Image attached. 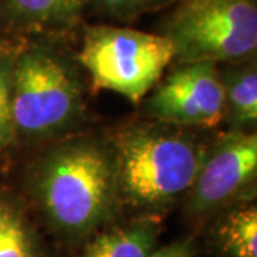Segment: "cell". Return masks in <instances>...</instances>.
<instances>
[{
    "label": "cell",
    "instance_id": "cell-16",
    "mask_svg": "<svg viewBox=\"0 0 257 257\" xmlns=\"http://www.w3.org/2000/svg\"><path fill=\"white\" fill-rule=\"evenodd\" d=\"M15 50V47L10 46V43L8 40H5L3 37H0V60L5 57V56H8L9 53H12Z\"/></svg>",
    "mask_w": 257,
    "mask_h": 257
},
{
    "label": "cell",
    "instance_id": "cell-14",
    "mask_svg": "<svg viewBox=\"0 0 257 257\" xmlns=\"http://www.w3.org/2000/svg\"><path fill=\"white\" fill-rule=\"evenodd\" d=\"M177 0H89V5L119 19H133L166 8Z\"/></svg>",
    "mask_w": 257,
    "mask_h": 257
},
{
    "label": "cell",
    "instance_id": "cell-4",
    "mask_svg": "<svg viewBox=\"0 0 257 257\" xmlns=\"http://www.w3.org/2000/svg\"><path fill=\"white\" fill-rule=\"evenodd\" d=\"M162 35L177 63L244 62L256 55V0H177Z\"/></svg>",
    "mask_w": 257,
    "mask_h": 257
},
{
    "label": "cell",
    "instance_id": "cell-13",
    "mask_svg": "<svg viewBox=\"0 0 257 257\" xmlns=\"http://www.w3.org/2000/svg\"><path fill=\"white\" fill-rule=\"evenodd\" d=\"M18 49L5 56L0 60V153L9 149L16 140V130L12 116V101H10V79H12V64Z\"/></svg>",
    "mask_w": 257,
    "mask_h": 257
},
{
    "label": "cell",
    "instance_id": "cell-15",
    "mask_svg": "<svg viewBox=\"0 0 257 257\" xmlns=\"http://www.w3.org/2000/svg\"><path fill=\"white\" fill-rule=\"evenodd\" d=\"M196 246L190 237L179 239L162 247H156L147 257H194Z\"/></svg>",
    "mask_w": 257,
    "mask_h": 257
},
{
    "label": "cell",
    "instance_id": "cell-10",
    "mask_svg": "<svg viewBox=\"0 0 257 257\" xmlns=\"http://www.w3.org/2000/svg\"><path fill=\"white\" fill-rule=\"evenodd\" d=\"M236 67L219 69L223 94L224 117L233 130H248L257 121V69L254 62H236Z\"/></svg>",
    "mask_w": 257,
    "mask_h": 257
},
{
    "label": "cell",
    "instance_id": "cell-1",
    "mask_svg": "<svg viewBox=\"0 0 257 257\" xmlns=\"http://www.w3.org/2000/svg\"><path fill=\"white\" fill-rule=\"evenodd\" d=\"M30 187L47 224L67 241L111 224L120 207L113 149L92 138L46 150L30 170Z\"/></svg>",
    "mask_w": 257,
    "mask_h": 257
},
{
    "label": "cell",
    "instance_id": "cell-7",
    "mask_svg": "<svg viewBox=\"0 0 257 257\" xmlns=\"http://www.w3.org/2000/svg\"><path fill=\"white\" fill-rule=\"evenodd\" d=\"M145 114L169 126H217L224 119L219 64L177 63L176 69L153 87L145 101Z\"/></svg>",
    "mask_w": 257,
    "mask_h": 257
},
{
    "label": "cell",
    "instance_id": "cell-12",
    "mask_svg": "<svg viewBox=\"0 0 257 257\" xmlns=\"http://www.w3.org/2000/svg\"><path fill=\"white\" fill-rule=\"evenodd\" d=\"M0 257H43L42 243L23 209L0 196Z\"/></svg>",
    "mask_w": 257,
    "mask_h": 257
},
{
    "label": "cell",
    "instance_id": "cell-5",
    "mask_svg": "<svg viewBox=\"0 0 257 257\" xmlns=\"http://www.w3.org/2000/svg\"><path fill=\"white\" fill-rule=\"evenodd\" d=\"M79 60L96 86L139 103L160 82L175 52L162 33L99 25L83 30Z\"/></svg>",
    "mask_w": 257,
    "mask_h": 257
},
{
    "label": "cell",
    "instance_id": "cell-6",
    "mask_svg": "<svg viewBox=\"0 0 257 257\" xmlns=\"http://www.w3.org/2000/svg\"><path fill=\"white\" fill-rule=\"evenodd\" d=\"M257 136L231 130L204 150L197 175L187 192L186 210L192 219L207 217L240 200L256 182Z\"/></svg>",
    "mask_w": 257,
    "mask_h": 257
},
{
    "label": "cell",
    "instance_id": "cell-2",
    "mask_svg": "<svg viewBox=\"0 0 257 257\" xmlns=\"http://www.w3.org/2000/svg\"><path fill=\"white\" fill-rule=\"evenodd\" d=\"M113 149L120 206L162 211L189 192L204 150L169 124H143L120 132Z\"/></svg>",
    "mask_w": 257,
    "mask_h": 257
},
{
    "label": "cell",
    "instance_id": "cell-8",
    "mask_svg": "<svg viewBox=\"0 0 257 257\" xmlns=\"http://www.w3.org/2000/svg\"><path fill=\"white\" fill-rule=\"evenodd\" d=\"M89 0H0V20L18 32H50L72 28Z\"/></svg>",
    "mask_w": 257,
    "mask_h": 257
},
{
    "label": "cell",
    "instance_id": "cell-9",
    "mask_svg": "<svg viewBox=\"0 0 257 257\" xmlns=\"http://www.w3.org/2000/svg\"><path fill=\"white\" fill-rule=\"evenodd\" d=\"M159 234L160 223L152 216L109 224L87 239L77 257H147L157 247Z\"/></svg>",
    "mask_w": 257,
    "mask_h": 257
},
{
    "label": "cell",
    "instance_id": "cell-3",
    "mask_svg": "<svg viewBox=\"0 0 257 257\" xmlns=\"http://www.w3.org/2000/svg\"><path fill=\"white\" fill-rule=\"evenodd\" d=\"M16 136L42 140L73 126L83 110L80 77L66 56L46 42L19 47L10 79Z\"/></svg>",
    "mask_w": 257,
    "mask_h": 257
},
{
    "label": "cell",
    "instance_id": "cell-11",
    "mask_svg": "<svg viewBox=\"0 0 257 257\" xmlns=\"http://www.w3.org/2000/svg\"><path fill=\"white\" fill-rule=\"evenodd\" d=\"M211 243L220 257H257V207L241 203L216 221Z\"/></svg>",
    "mask_w": 257,
    "mask_h": 257
}]
</instances>
